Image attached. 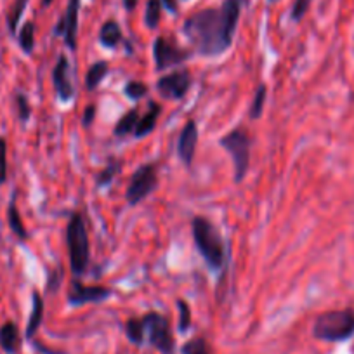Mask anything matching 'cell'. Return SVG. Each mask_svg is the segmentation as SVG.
Returning <instances> with one entry per match:
<instances>
[{"label": "cell", "mask_w": 354, "mask_h": 354, "mask_svg": "<svg viewBox=\"0 0 354 354\" xmlns=\"http://www.w3.org/2000/svg\"><path fill=\"white\" fill-rule=\"evenodd\" d=\"M243 4L245 0H224L219 9H202L186 19L183 32L200 56H221L233 46Z\"/></svg>", "instance_id": "cell-1"}, {"label": "cell", "mask_w": 354, "mask_h": 354, "mask_svg": "<svg viewBox=\"0 0 354 354\" xmlns=\"http://www.w3.org/2000/svg\"><path fill=\"white\" fill-rule=\"evenodd\" d=\"M192 233L200 255L210 270H224L230 252H227L226 241H224L223 234L217 230L216 224L210 223L207 217L195 216L192 221Z\"/></svg>", "instance_id": "cell-2"}, {"label": "cell", "mask_w": 354, "mask_h": 354, "mask_svg": "<svg viewBox=\"0 0 354 354\" xmlns=\"http://www.w3.org/2000/svg\"><path fill=\"white\" fill-rule=\"evenodd\" d=\"M68 247V257H70V270L75 277H82L91 262V243H88L87 226L80 212H71L70 221L64 231Z\"/></svg>", "instance_id": "cell-3"}, {"label": "cell", "mask_w": 354, "mask_h": 354, "mask_svg": "<svg viewBox=\"0 0 354 354\" xmlns=\"http://www.w3.org/2000/svg\"><path fill=\"white\" fill-rule=\"evenodd\" d=\"M313 337L323 342H346L354 337V309L325 311L315 319Z\"/></svg>", "instance_id": "cell-4"}, {"label": "cell", "mask_w": 354, "mask_h": 354, "mask_svg": "<svg viewBox=\"0 0 354 354\" xmlns=\"http://www.w3.org/2000/svg\"><path fill=\"white\" fill-rule=\"evenodd\" d=\"M219 145L226 149L227 155L233 160L234 183L240 185V183H243L245 176L248 172V167H250V134L241 127L233 129V131H230L226 136L219 139Z\"/></svg>", "instance_id": "cell-5"}, {"label": "cell", "mask_w": 354, "mask_h": 354, "mask_svg": "<svg viewBox=\"0 0 354 354\" xmlns=\"http://www.w3.org/2000/svg\"><path fill=\"white\" fill-rule=\"evenodd\" d=\"M145 323V342L160 354H176V340L167 316L156 311H149L142 316Z\"/></svg>", "instance_id": "cell-6"}, {"label": "cell", "mask_w": 354, "mask_h": 354, "mask_svg": "<svg viewBox=\"0 0 354 354\" xmlns=\"http://www.w3.org/2000/svg\"><path fill=\"white\" fill-rule=\"evenodd\" d=\"M156 186H158V167H156V163H142L132 174L131 183L127 186V193H125L127 203L131 207L139 205L155 192Z\"/></svg>", "instance_id": "cell-7"}, {"label": "cell", "mask_w": 354, "mask_h": 354, "mask_svg": "<svg viewBox=\"0 0 354 354\" xmlns=\"http://www.w3.org/2000/svg\"><path fill=\"white\" fill-rule=\"evenodd\" d=\"M189 57H192V50L177 46L167 37H156L153 42V59H155V66L158 71L185 64Z\"/></svg>", "instance_id": "cell-8"}, {"label": "cell", "mask_w": 354, "mask_h": 354, "mask_svg": "<svg viewBox=\"0 0 354 354\" xmlns=\"http://www.w3.org/2000/svg\"><path fill=\"white\" fill-rule=\"evenodd\" d=\"M193 85L192 73L186 68L183 70H176L169 75H163L156 82V91L165 100H183L188 94V91Z\"/></svg>", "instance_id": "cell-9"}, {"label": "cell", "mask_w": 354, "mask_h": 354, "mask_svg": "<svg viewBox=\"0 0 354 354\" xmlns=\"http://www.w3.org/2000/svg\"><path fill=\"white\" fill-rule=\"evenodd\" d=\"M113 295V290L101 285H84L82 281L73 280L70 285V290L66 294V302L70 306H84V304H100Z\"/></svg>", "instance_id": "cell-10"}, {"label": "cell", "mask_w": 354, "mask_h": 354, "mask_svg": "<svg viewBox=\"0 0 354 354\" xmlns=\"http://www.w3.org/2000/svg\"><path fill=\"white\" fill-rule=\"evenodd\" d=\"M78 15H80V0H68L66 12L53 30L54 37H63L64 44L70 50H77Z\"/></svg>", "instance_id": "cell-11"}, {"label": "cell", "mask_w": 354, "mask_h": 354, "mask_svg": "<svg viewBox=\"0 0 354 354\" xmlns=\"http://www.w3.org/2000/svg\"><path fill=\"white\" fill-rule=\"evenodd\" d=\"M50 77H53L54 93H56V96L59 97V101L68 103V101L73 100L75 88L70 78V61H68L66 54H61V56L57 57Z\"/></svg>", "instance_id": "cell-12"}, {"label": "cell", "mask_w": 354, "mask_h": 354, "mask_svg": "<svg viewBox=\"0 0 354 354\" xmlns=\"http://www.w3.org/2000/svg\"><path fill=\"white\" fill-rule=\"evenodd\" d=\"M196 146H198V125L195 120H188L177 138V156L186 167L193 165Z\"/></svg>", "instance_id": "cell-13"}, {"label": "cell", "mask_w": 354, "mask_h": 354, "mask_svg": "<svg viewBox=\"0 0 354 354\" xmlns=\"http://www.w3.org/2000/svg\"><path fill=\"white\" fill-rule=\"evenodd\" d=\"M163 108L160 106L156 101H149L148 104V110L146 113L139 118L138 125H136V131H134V138H146V136L151 134L156 127V122H158L160 115H162Z\"/></svg>", "instance_id": "cell-14"}, {"label": "cell", "mask_w": 354, "mask_h": 354, "mask_svg": "<svg viewBox=\"0 0 354 354\" xmlns=\"http://www.w3.org/2000/svg\"><path fill=\"white\" fill-rule=\"evenodd\" d=\"M0 347L8 354H18L21 347V335L15 322H6L0 326Z\"/></svg>", "instance_id": "cell-15"}, {"label": "cell", "mask_w": 354, "mask_h": 354, "mask_svg": "<svg viewBox=\"0 0 354 354\" xmlns=\"http://www.w3.org/2000/svg\"><path fill=\"white\" fill-rule=\"evenodd\" d=\"M44 299L42 295L39 294V290H33L32 294V313H30L28 318V325H26L25 330V337L28 340H32L35 337V333L39 332L40 325H42L44 319Z\"/></svg>", "instance_id": "cell-16"}, {"label": "cell", "mask_w": 354, "mask_h": 354, "mask_svg": "<svg viewBox=\"0 0 354 354\" xmlns=\"http://www.w3.org/2000/svg\"><path fill=\"white\" fill-rule=\"evenodd\" d=\"M124 40V33H122L120 25L115 19L104 23L100 30V42L103 44L106 49H115L118 44Z\"/></svg>", "instance_id": "cell-17"}, {"label": "cell", "mask_w": 354, "mask_h": 354, "mask_svg": "<svg viewBox=\"0 0 354 354\" xmlns=\"http://www.w3.org/2000/svg\"><path fill=\"white\" fill-rule=\"evenodd\" d=\"M139 118H141V111H139V106L131 108L127 113L122 115V117L118 118L117 125H115V129H113V134L117 136V138H124V136L134 134L136 125H138Z\"/></svg>", "instance_id": "cell-18"}, {"label": "cell", "mask_w": 354, "mask_h": 354, "mask_svg": "<svg viewBox=\"0 0 354 354\" xmlns=\"http://www.w3.org/2000/svg\"><path fill=\"white\" fill-rule=\"evenodd\" d=\"M110 71V64L108 61H97V63L91 64V68L87 70V75H85V88L87 91H96L101 85V82L104 80V77Z\"/></svg>", "instance_id": "cell-19"}, {"label": "cell", "mask_w": 354, "mask_h": 354, "mask_svg": "<svg viewBox=\"0 0 354 354\" xmlns=\"http://www.w3.org/2000/svg\"><path fill=\"white\" fill-rule=\"evenodd\" d=\"M122 172V162L117 158L108 160L106 167L97 174L96 177V188H108L113 183L115 177Z\"/></svg>", "instance_id": "cell-20"}, {"label": "cell", "mask_w": 354, "mask_h": 354, "mask_svg": "<svg viewBox=\"0 0 354 354\" xmlns=\"http://www.w3.org/2000/svg\"><path fill=\"white\" fill-rule=\"evenodd\" d=\"M124 330L131 344L138 347L145 346V323H142V318H129L125 322Z\"/></svg>", "instance_id": "cell-21"}, {"label": "cell", "mask_w": 354, "mask_h": 354, "mask_svg": "<svg viewBox=\"0 0 354 354\" xmlns=\"http://www.w3.org/2000/svg\"><path fill=\"white\" fill-rule=\"evenodd\" d=\"M8 219H9V226H11V231L19 238V240H28V231H26L25 224H23L21 214H19L18 207H16V202L12 200L9 203L8 209Z\"/></svg>", "instance_id": "cell-22"}, {"label": "cell", "mask_w": 354, "mask_h": 354, "mask_svg": "<svg viewBox=\"0 0 354 354\" xmlns=\"http://www.w3.org/2000/svg\"><path fill=\"white\" fill-rule=\"evenodd\" d=\"M266 100H268V87H266L264 84H261L257 88H255L254 100H252L250 110H248V118H250L252 122L259 120V118L262 117Z\"/></svg>", "instance_id": "cell-23"}, {"label": "cell", "mask_w": 354, "mask_h": 354, "mask_svg": "<svg viewBox=\"0 0 354 354\" xmlns=\"http://www.w3.org/2000/svg\"><path fill=\"white\" fill-rule=\"evenodd\" d=\"M18 42H19V47L23 49V53L25 54L33 53V49H35V23L26 21L25 25H23V28L19 30Z\"/></svg>", "instance_id": "cell-24"}, {"label": "cell", "mask_w": 354, "mask_h": 354, "mask_svg": "<svg viewBox=\"0 0 354 354\" xmlns=\"http://www.w3.org/2000/svg\"><path fill=\"white\" fill-rule=\"evenodd\" d=\"M162 0H148L146 2V11H145V25L149 30H155L160 25L162 19Z\"/></svg>", "instance_id": "cell-25"}, {"label": "cell", "mask_w": 354, "mask_h": 354, "mask_svg": "<svg viewBox=\"0 0 354 354\" xmlns=\"http://www.w3.org/2000/svg\"><path fill=\"white\" fill-rule=\"evenodd\" d=\"M26 6H28V0H15V2H12L8 15V26L11 35H16V32H18V25L19 21H21V16L23 12H25Z\"/></svg>", "instance_id": "cell-26"}, {"label": "cell", "mask_w": 354, "mask_h": 354, "mask_svg": "<svg viewBox=\"0 0 354 354\" xmlns=\"http://www.w3.org/2000/svg\"><path fill=\"white\" fill-rule=\"evenodd\" d=\"M176 308L177 315H179V318H177V330L181 333H186L192 328V308H189L185 299H177Z\"/></svg>", "instance_id": "cell-27"}, {"label": "cell", "mask_w": 354, "mask_h": 354, "mask_svg": "<svg viewBox=\"0 0 354 354\" xmlns=\"http://www.w3.org/2000/svg\"><path fill=\"white\" fill-rule=\"evenodd\" d=\"M181 354H210L209 342L203 337H195V339L183 344Z\"/></svg>", "instance_id": "cell-28"}, {"label": "cell", "mask_w": 354, "mask_h": 354, "mask_svg": "<svg viewBox=\"0 0 354 354\" xmlns=\"http://www.w3.org/2000/svg\"><path fill=\"white\" fill-rule=\"evenodd\" d=\"M124 94L129 97V100L139 101L142 100V97H146V94H148V85L142 84V82L139 80H131L125 84Z\"/></svg>", "instance_id": "cell-29"}, {"label": "cell", "mask_w": 354, "mask_h": 354, "mask_svg": "<svg viewBox=\"0 0 354 354\" xmlns=\"http://www.w3.org/2000/svg\"><path fill=\"white\" fill-rule=\"evenodd\" d=\"M15 101H16V106H18L19 120L25 124V122H28L30 117H32V106H30L28 97H26L23 93H18L15 96Z\"/></svg>", "instance_id": "cell-30"}, {"label": "cell", "mask_w": 354, "mask_h": 354, "mask_svg": "<svg viewBox=\"0 0 354 354\" xmlns=\"http://www.w3.org/2000/svg\"><path fill=\"white\" fill-rule=\"evenodd\" d=\"M309 6H311V0H295L294 6L290 9V19L294 23L302 21V18L306 16V12L309 11Z\"/></svg>", "instance_id": "cell-31"}, {"label": "cell", "mask_w": 354, "mask_h": 354, "mask_svg": "<svg viewBox=\"0 0 354 354\" xmlns=\"http://www.w3.org/2000/svg\"><path fill=\"white\" fill-rule=\"evenodd\" d=\"M8 181V141L0 138V185Z\"/></svg>", "instance_id": "cell-32"}, {"label": "cell", "mask_w": 354, "mask_h": 354, "mask_svg": "<svg viewBox=\"0 0 354 354\" xmlns=\"http://www.w3.org/2000/svg\"><path fill=\"white\" fill-rule=\"evenodd\" d=\"M96 113H97V106H96V104H88V106L85 108L84 115H82V125H84L85 129L91 127V125L94 124V118H96Z\"/></svg>", "instance_id": "cell-33"}, {"label": "cell", "mask_w": 354, "mask_h": 354, "mask_svg": "<svg viewBox=\"0 0 354 354\" xmlns=\"http://www.w3.org/2000/svg\"><path fill=\"white\" fill-rule=\"evenodd\" d=\"M61 281H63V273H61V270H56L54 273H50L49 278H47V292H56L57 288H59Z\"/></svg>", "instance_id": "cell-34"}, {"label": "cell", "mask_w": 354, "mask_h": 354, "mask_svg": "<svg viewBox=\"0 0 354 354\" xmlns=\"http://www.w3.org/2000/svg\"><path fill=\"white\" fill-rule=\"evenodd\" d=\"M162 6L167 9V11L172 12V15H176V12H177V2H176V0H162Z\"/></svg>", "instance_id": "cell-35"}, {"label": "cell", "mask_w": 354, "mask_h": 354, "mask_svg": "<svg viewBox=\"0 0 354 354\" xmlns=\"http://www.w3.org/2000/svg\"><path fill=\"white\" fill-rule=\"evenodd\" d=\"M122 2H124L125 11H134V9L138 8L139 0H122Z\"/></svg>", "instance_id": "cell-36"}, {"label": "cell", "mask_w": 354, "mask_h": 354, "mask_svg": "<svg viewBox=\"0 0 354 354\" xmlns=\"http://www.w3.org/2000/svg\"><path fill=\"white\" fill-rule=\"evenodd\" d=\"M50 4H53V0H42V8H44V9L49 8Z\"/></svg>", "instance_id": "cell-37"}, {"label": "cell", "mask_w": 354, "mask_h": 354, "mask_svg": "<svg viewBox=\"0 0 354 354\" xmlns=\"http://www.w3.org/2000/svg\"><path fill=\"white\" fill-rule=\"evenodd\" d=\"M270 2H278V0H270Z\"/></svg>", "instance_id": "cell-38"}]
</instances>
